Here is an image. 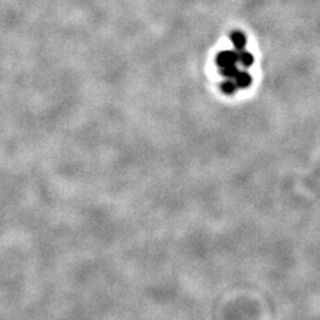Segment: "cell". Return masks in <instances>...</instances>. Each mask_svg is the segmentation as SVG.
I'll return each mask as SVG.
<instances>
[{
	"label": "cell",
	"mask_w": 320,
	"mask_h": 320,
	"mask_svg": "<svg viewBox=\"0 0 320 320\" xmlns=\"http://www.w3.org/2000/svg\"><path fill=\"white\" fill-rule=\"evenodd\" d=\"M237 61H238V52L223 51L217 56V64L220 65L221 69L236 64Z\"/></svg>",
	"instance_id": "obj_1"
},
{
	"label": "cell",
	"mask_w": 320,
	"mask_h": 320,
	"mask_svg": "<svg viewBox=\"0 0 320 320\" xmlns=\"http://www.w3.org/2000/svg\"><path fill=\"white\" fill-rule=\"evenodd\" d=\"M234 79H235V83H236V87H241V88L248 87L252 82V77L249 76L248 73H244V72H238Z\"/></svg>",
	"instance_id": "obj_2"
},
{
	"label": "cell",
	"mask_w": 320,
	"mask_h": 320,
	"mask_svg": "<svg viewBox=\"0 0 320 320\" xmlns=\"http://www.w3.org/2000/svg\"><path fill=\"white\" fill-rule=\"evenodd\" d=\"M231 41L235 45V48L237 49V51L243 50L244 45H245V37L243 36V33L241 32H234L231 34Z\"/></svg>",
	"instance_id": "obj_3"
},
{
	"label": "cell",
	"mask_w": 320,
	"mask_h": 320,
	"mask_svg": "<svg viewBox=\"0 0 320 320\" xmlns=\"http://www.w3.org/2000/svg\"><path fill=\"white\" fill-rule=\"evenodd\" d=\"M238 61H240L244 66H249L253 64L254 58H253V56L249 54V52L241 50V51H238Z\"/></svg>",
	"instance_id": "obj_4"
},
{
	"label": "cell",
	"mask_w": 320,
	"mask_h": 320,
	"mask_svg": "<svg viewBox=\"0 0 320 320\" xmlns=\"http://www.w3.org/2000/svg\"><path fill=\"white\" fill-rule=\"evenodd\" d=\"M235 89H236V83L233 82V81H226V82L222 84V90L226 94L234 93Z\"/></svg>",
	"instance_id": "obj_5"
}]
</instances>
